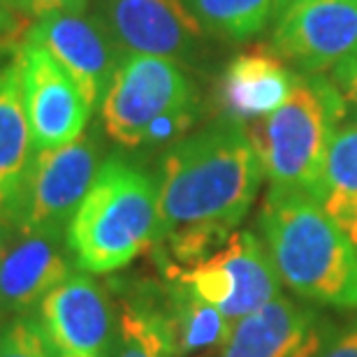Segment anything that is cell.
I'll return each instance as SVG.
<instances>
[{
	"label": "cell",
	"mask_w": 357,
	"mask_h": 357,
	"mask_svg": "<svg viewBox=\"0 0 357 357\" xmlns=\"http://www.w3.org/2000/svg\"><path fill=\"white\" fill-rule=\"evenodd\" d=\"M262 176L260 153L241 121L223 119L185 135L158 165V241L181 230L234 234Z\"/></svg>",
	"instance_id": "6da1fadb"
},
{
	"label": "cell",
	"mask_w": 357,
	"mask_h": 357,
	"mask_svg": "<svg viewBox=\"0 0 357 357\" xmlns=\"http://www.w3.org/2000/svg\"><path fill=\"white\" fill-rule=\"evenodd\" d=\"M258 227L292 292L332 309H357V248L318 199L269 188Z\"/></svg>",
	"instance_id": "7a4b0ae2"
},
{
	"label": "cell",
	"mask_w": 357,
	"mask_h": 357,
	"mask_svg": "<svg viewBox=\"0 0 357 357\" xmlns=\"http://www.w3.org/2000/svg\"><path fill=\"white\" fill-rule=\"evenodd\" d=\"M158 241V185L119 155L107 158L66 230L75 267L112 274Z\"/></svg>",
	"instance_id": "3957f363"
},
{
	"label": "cell",
	"mask_w": 357,
	"mask_h": 357,
	"mask_svg": "<svg viewBox=\"0 0 357 357\" xmlns=\"http://www.w3.org/2000/svg\"><path fill=\"white\" fill-rule=\"evenodd\" d=\"M348 112L325 75L297 73L288 102L248 128L271 188L323 197L327 149Z\"/></svg>",
	"instance_id": "277c9868"
},
{
	"label": "cell",
	"mask_w": 357,
	"mask_h": 357,
	"mask_svg": "<svg viewBox=\"0 0 357 357\" xmlns=\"http://www.w3.org/2000/svg\"><path fill=\"white\" fill-rule=\"evenodd\" d=\"M105 132L121 146L178 142L197 116V91L183 68L160 56H123L100 102Z\"/></svg>",
	"instance_id": "5b68a950"
},
{
	"label": "cell",
	"mask_w": 357,
	"mask_h": 357,
	"mask_svg": "<svg viewBox=\"0 0 357 357\" xmlns=\"http://www.w3.org/2000/svg\"><path fill=\"white\" fill-rule=\"evenodd\" d=\"M100 165V149L86 132L70 144L35 149L10 218L14 232L66 237Z\"/></svg>",
	"instance_id": "8992f818"
},
{
	"label": "cell",
	"mask_w": 357,
	"mask_h": 357,
	"mask_svg": "<svg viewBox=\"0 0 357 357\" xmlns=\"http://www.w3.org/2000/svg\"><path fill=\"white\" fill-rule=\"evenodd\" d=\"M165 278L188 283L230 323H239L281 295V276L251 230H237L216 255L192 269H165Z\"/></svg>",
	"instance_id": "52a82bcc"
},
{
	"label": "cell",
	"mask_w": 357,
	"mask_h": 357,
	"mask_svg": "<svg viewBox=\"0 0 357 357\" xmlns=\"http://www.w3.org/2000/svg\"><path fill=\"white\" fill-rule=\"evenodd\" d=\"M271 19L276 56L302 73L323 75L357 56V0H288Z\"/></svg>",
	"instance_id": "ba28073f"
},
{
	"label": "cell",
	"mask_w": 357,
	"mask_h": 357,
	"mask_svg": "<svg viewBox=\"0 0 357 357\" xmlns=\"http://www.w3.org/2000/svg\"><path fill=\"white\" fill-rule=\"evenodd\" d=\"M33 318L54 357H112L114 306L86 271H73L42 299Z\"/></svg>",
	"instance_id": "9c48e42d"
},
{
	"label": "cell",
	"mask_w": 357,
	"mask_h": 357,
	"mask_svg": "<svg viewBox=\"0 0 357 357\" xmlns=\"http://www.w3.org/2000/svg\"><path fill=\"white\" fill-rule=\"evenodd\" d=\"M17 68L35 149H54L86 132L93 107L59 61L31 40L17 45Z\"/></svg>",
	"instance_id": "30bf717a"
},
{
	"label": "cell",
	"mask_w": 357,
	"mask_h": 357,
	"mask_svg": "<svg viewBox=\"0 0 357 357\" xmlns=\"http://www.w3.org/2000/svg\"><path fill=\"white\" fill-rule=\"evenodd\" d=\"M96 17L123 56H160L190 63L204 45V28L183 0H98Z\"/></svg>",
	"instance_id": "8fae6325"
},
{
	"label": "cell",
	"mask_w": 357,
	"mask_h": 357,
	"mask_svg": "<svg viewBox=\"0 0 357 357\" xmlns=\"http://www.w3.org/2000/svg\"><path fill=\"white\" fill-rule=\"evenodd\" d=\"M24 38L45 47L59 61L93 109L102 102L112 77L123 61L102 21L86 12L35 19Z\"/></svg>",
	"instance_id": "7c38bea8"
},
{
	"label": "cell",
	"mask_w": 357,
	"mask_h": 357,
	"mask_svg": "<svg viewBox=\"0 0 357 357\" xmlns=\"http://www.w3.org/2000/svg\"><path fill=\"white\" fill-rule=\"evenodd\" d=\"M325 323L316 309L278 295L234 323L218 357H318Z\"/></svg>",
	"instance_id": "4fadbf2b"
},
{
	"label": "cell",
	"mask_w": 357,
	"mask_h": 357,
	"mask_svg": "<svg viewBox=\"0 0 357 357\" xmlns=\"http://www.w3.org/2000/svg\"><path fill=\"white\" fill-rule=\"evenodd\" d=\"M66 237L21 234L14 237L0 262V311L3 316H31L49 292L73 274Z\"/></svg>",
	"instance_id": "5bb4252c"
},
{
	"label": "cell",
	"mask_w": 357,
	"mask_h": 357,
	"mask_svg": "<svg viewBox=\"0 0 357 357\" xmlns=\"http://www.w3.org/2000/svg\"><path fill=\"white\" fill-rule=\"evenodd\" d=\"M33 153L14 45L0 49V220L10 223Z\"/></svg>",
	"instance_id": "9a60e30c"
},
{
	"label": "cell",
	"mask_w": 357,
	"mask_h": 357,
	"mask_svg": "<svg viewBox=\"0 0 357 357\" xmlns=\"http://www.w3.org/2000/svg\"><path fill=\"white\" fill-rule=\"evenodd\" d=\"M297 73L278 56L246 52L230 61L220 82V102L227 119H265L288 102Z\"/></svg>",
	"instance_id": "2e32d148"
},
{
	"label": "cell",
	"mask_w": 357,
	"mask_h": 357,
	"mask_svg": "<svg viewBox=\"0 0 357 357\" xmlns=\"http://www.w3.org/2000/svg\"><path fill=\"white\" fill-rule=\"evenodd\" d=\"M162 302L172 327L174 357L209 353L223 346L230 337L234 323H230L213 304L204 302L188 283L165 278Z\"/></svg>",
	"instance_id": "e0dca14e"
},
{
	"label": "cell",
	"mask_w": 357,
	"mask_h": 357,
	"mask_svg": "<svg viewBox=\"0 0 357 357\" xmlns=\"http://www.w3.org/2000/svg\"><path fill=\"white\" fill-rule=\"evenodd\" d=\"M112 357H174L172 327L162 292H135L121 302Z\"/></svg>",
	"instance_id": "ac0fdd59"
},
{
	"label": "cell",
	"mask_w": 357,
	"mask_h": 357,
	"mask_svg": "<svg viewBox=\"0 0 357 357\" xmlns=\"http://www.w3.org/2000/svg\"><path fill=\"white\" fill-rule=\"evenodd\" d=\"M320 204L357 244V119L339 126L330 142Z\"/></svg>",
	"instance_id": "d6986e66"
},
{
	"label": "cell",
	"mask_w": 357,
	"mask_h": 357,
	"mask_svg": "<svg viewBox=\"0 0 357 357\" xmlns=\"http://www.w3.org/2000/svg\"><path fill=\"white\" fill-rule=\"evenodd\" d=\"M204 31L241 42L258 35L271 19V0H183Z\"/></svg>",
	"instance_id": "ffe728a7"
},
{
	"label": "cell",
	"mask_w": 357,
	"mask_h": 357,
	"mask_svg": "<svg viewBox=\"0 0 357 357\" xmlns=\"http://www.w3.org/2000/svg\"><path fill=\"white\" fill-rule=\"evenodd\" d=\"M0 357H54L33 316L12 320L0 330Z\"/></svg>",
	"instance_id": "44dd1931"
},
{
	"label": "cell",
	"mask_w": 357,
	"mask_h": 357,
	"mask_svg": "<svg viewBox=\"0 0 357 357\" xmlns=\"http://www.w3.org/2000/svg\"><path fill=\"white\" fill-rule=\"evenodd\" d=\"M31 24L33 19L28 14L17 10L10 0H0V49L19 45Z\"/></svg>",
	"instance_id": "7402d4cb"
},
{
	"label": "cell",
	"mask_w": 357,
	"mask_h": 357,
	"mask_svg": "<svg viewBox=\"0 0 357 357\" xmlns=\"http://www.w3.org/2000/svg\"><path fill=\"white\" fill-rule=\"evenodd\" d=\"M330 73H332L330 79L334 82V86L339 89V93L346 100L348 112H353L357 116V56L334 66Z\"/></svg>",
	"instance_id": "603a6c76"
},
{
	"label": "cell",
	"mask_w": 357,
	"mask_h": 357,
	"mask_svg": "<svg viewBox=\"0 0 357 357\" xmlns=\"http://www.w3.org/2000/svg\"><path fill=\"white\" fill-rule=\"evenodd\" d=\"M91 0H28L26 14L35 19L52 17V14H82L86 12Z\"/></svg>",
	"instance_id": "cb8c5ba5"
},
{
	"label": "cell",
	"mask_w": 357,
	"mask_h": 357,
	"mask_svg": "<svg viewBox=\"0 0 357 357\" xmlns=\"http://www.w3.org/2000/svg\"><path fill=\"white\" fill-rule=\"evenodd\" d=\"M320 357H357V323L341 332Z\"/></svg>",
	"instance_id": "d4e9b609"
},
{
	"label": "cell",
	"mask_w": 357,
	"mask_h": 357,
	"mask_svg": "<svg viewBox=\"0 0 357 357\" xmlns=\"http://www.w3.org/2000/svg\"><path fill=\"white\" fill-rule=\"evenodd\" d=\"M14 237V227L7 223V220H0V262H3V255L7 251V246H10V241ZM3 311H0V323H3Z\"/></svg>",
	"instance_id": "484cf974"
},
{
	"label": "cell",
	"mask_w": 357,
	"mask_h": 357,
	"mask_svg": "<svg viewBox=\"0 0 357 357\" xmlns=\"http://www.w3.org/2000/svg\"><path fill=\"white\" fill-rule=\"evenodd\" d=\"M10 3L17 7V10H21V12L26 14V3H28V0H10Z\"/></svg>",
	"instance_id": "4316f807"
},
{
	"label": "cell",
	"mask_w": 357,
	"mask_h": 357,
	"mask_svg": "<svg viewBox=\"0 0 357 357\" xmlns=\"http://www.w3.org/2000/svg\"><path fill=\"white\" fill-rule=\"evenodd\" d=\"M285 3H288V0H271V5H274V12H271V17H274V14H276L278 10H281V7H283Z\"/></svg>",
	"instance_id": "83f0119b"
}]
</instances>
